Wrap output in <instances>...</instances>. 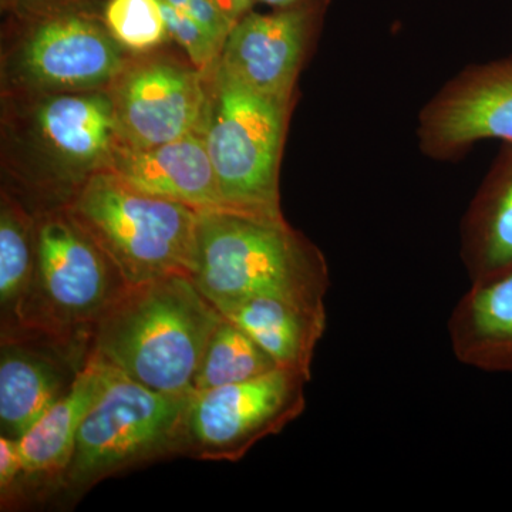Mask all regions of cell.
Returning <instances> with one entry per match:
<instances>
[{
  "mask_svg": "<svg viewBox=\"0 0 512 512\" xmlns=\"http://www.w3.org/2000/svg\"><path fill=\"white\" fill-rule=\"evenodd\" d=\"M190 399L191 394L175 396L148 389L104 362L100 392L80 426L69 464L53 488L74 497L130 468L184 456Z\"/></svg>",
  "mask_w": 512,
  "mask_h": 512,
  "instance_id": "obj_6",
  "label": "cell"
},
{
  "mask_svg": "<svg viewBox=\"0 0 512 512\" xmlns=\"http://www.w3.org/2000/svg\"><path fill=\"white\" fill-rule=\"evenodd\" d=\"M215 5L222 10L225 16L232 23H237L239 19L244 18L247 13L254 10L256 0H212Z\"/></svg>",
  "mask_w": 512,
  "mask_h": 512,
  "instance_id": "obj_26",
  "label": "cell"
},
{
  "mask_svg": "<svg viewBox=\"0 0 512 512\" xmlns=\"http://www.w3.org/2000/svg\"><path fill=\"white\" fill-rule=\"evenodd\" d=\"M63 207L128 286L194 276L200 211L134 190L109 170L92 175Z\"/></svg>",
  "mask_w": 512,
  "mask_h": 512,
  "instance_id": "obj_4",
  "label": "cell"
},
{
  "mask_svg": "<svg viewBox=\"0 0 512 512\" xmlns=\"http://www.w3.org/2000/svg\"><path fill=\"white\" fill-rule=\"evenodd\" d=\"M461 259L471 282L512 268V144H503L468 205Z\"/></svg>",
  "mask_w": 512,
  "mask_h": 512,
  "instance_id": "obj_17",
  "label": "cell"
},
{
  "mask_svg": "<svg viewBox=\"0 0 512 512\" xmlns=\"http://www.w3.org/2000/svg\"><path fill=\"white\" fill-rule=\"evenodd\" d=\"M221 315L251 336L282 369L312 377L316 346L328 325L326 309L275 298H249L218 306Z\"/></svg>",
  "mask_w": 512,
  "mask_h": 512,
  "instance_id": "obj_18",
  "label": "cell"
},
{
  "mask_svg": "<svg viewBox=\"0 0 512 512\" xmlns=\"http://www.w3.org/2000/svg\"><path fill=\"white\" fill-rule=\"evenodd\" d=\"M101 19L131 55L156 52L171 39L161 0H106Z\"/></svg>",
  "mask_w": 512,
  "mask_h": 512,
  "instance_id": "obj_21",
  "label": "cell"
},
{
  "mask_svg": "<svg viewBox=\"0 0 512 512\" xmlns=\"http://www.w3.org/2000/svg\"><path fill=\"white\" fill-rule=\"evenodd\" d=\"M417 140L424 156L458 160L474 144H512V57L471 64L421 109Z\"/></svg>",
  "mask_w": 512,
  "mask_h": 512,
  "instance_id": "obj_11",
  "label": "cell"
},
{
  "mask_svg": "<svg viewBox=\"0 0 512 512\" xmlns=\"http://www.w3.org/2000/svg\"><path fill=\"white\" fill-rule=\"evenodd\" d=\"M222 315L190 276L128 286L94 326L89 352L148 389L185 396Z\"/></svg>",
  "mask_w": 512,
  "mask_h": 512,
  "instance_id": "obj_1",
  "label": "cell"
},
{
  "mask_svg": "<svg viewBox=\"0 0 512 512\" xmlns=\"http://www.w3.org/2000/svg\"><path fill=\"white\" fill-rule=\"evenodd\" d=\"M312 2V0H256V3L269 6L272 9H286L292 6L302 5V3Z\"/></svg>",
  "mask_w": 512,
  "mask_h": 512,
  "instance_id": "obj_27",
  "label": "cell"
},
{
  "mask_svg": "<svg viewBox=\"0 0 512 512\" xmlns=\"http://www.w3.org/2000/svg\"><path fill=\"white\" fill-rule=\"evenodd\" d=\"M76 349L30 333L2 336L0 436L20 439L72 386L84 363Z\"/></svg>",
  "mask_w": 512,
  "mask_h": 512,
  "instance_id": "obj_13",
  "label": "cell"
},
{
  "mask_svg": "<svg viewBox=\"0 0 512 512\" xmlns=\"http://www.w3.org/2000/svg\"><path fill=\"white\" fill-rule=\"evenodd\" d=\"M36 271L35 215L9 192L0 201V306L2 336L22 330Z\"/></svg>",
  "mask_w": 512,
  "mask_h": 512,
  "instance_id": "obj_19",
  "label": "cell"
},
{
  "mask_svg": "<svg viewBox=\"0 0 512 512\" xmlns=\"http://www.w3.org/2000/svg\"><path fill=\"white\" fill-rule=\"evenodd\" d=\"M10 167L28 190L63 205L120 146L107 90L6 97Z\"/></svg>",
  "mask_w": 512,
  "mask_h": 512,
  "instance_id": "obj_3",
  "label": "cell"
},
{
  "mask_svg": "<svg viewBox=\"0 0 512 512\" xmlns=\"http://www.w3.org/2000/svg\"><path fill=\"white\" fill-rule=\"evenodd\" d=\"M35 232V279L16 335L87 350L94 326L128 285L63 205L36 212Z\"/></svg>",
  "mask_w": 512,
  "mask_h": 512,
  "instance_id": "obj_7",
  "label": "cell"
},
{
  "mask_svg": "<svg viewBox=\"0 0 512 512\" xmlns=\"http://www.w3.org/2000/svg\"><path fill=\"white\" fill-rule=\"evenodd\" d=\"M448 333L463 365L512 373V268L471 282L451 313Z\"/></svg>",
  "mask_w": 512,
  "mask_h": 512,
  "instance_id": "obj_15",
  "label": "cell"
},
{
  "mask_svg": "<svg viewBox=\"0 0 512 512\" xmlns=\"http://www.w3.org/2000/svg\"><path fill=\"white\" fill-rule=\"evenodd\" d=\"M308 377L278 369L247 382L191 394L184 456L241 460L258 441L281 433L306 407Z\"/></svg>",
  "mask_w": 512,
  "mask_h": 512,
  "instance_id": "obj_9",
  "label": "cell"
},
{
  "mask_svg": "<svg viewBox=\"0 0 512 512\" xmlns=\"http://www.w3.org/2000/svg\"><path fill=\"white\" fill-rule=\"evenodd\" d=\"M120 146L148 148L201 130L207 73L175 57L137 55L107 89Z\"/></svg>",
  "mask_w": 512,
  "mask_h": 512,
  "instance_id": "obj_10",
  "label": "cell"
},
{
  "mask_svg": "<svg viewBox=\"0 0 512 512\" xmlns=\"http://www.w3.org/2000/svg\"><path fill=\"white\" fill-rule=\"evenodd\" d=\"M161 3H163L165 22H167L171 39L184 50L188 62L194 64L202 73L210 72L220 59L224 45L195 20L168 5L165 0H161Z\"/></svg>",
  "mask_w": 512,
  "mask_h": 512,
  "instance_id": "obj_22",
  "label": "cell"
},
{
  "mask_svg": "<svg viewBox=\"0 0 512 512\" xmlns=\"http://www.w3.org/2000/svg\"><path fill=\"white\" fill-rule=\"evenodd\" d=\"M192 281L215 308L249 298H275L326 309L325 255L284 217L201 211Z\"/></svg>",
  "mask_w": 512,
  "mask_h": 512,
  "instance_id": "obj_2",
  "label": "cell"
},
{
  "mask_svg": "<svg viewBox=\"0 0 512 512\" xmlns=\"http://www.w3.org/2000/svg\"><path fill=\"white\" fill-rule=\"evenodd\" d=\"M326 5L328 0H312L271 13L251 10L229 32L218 64L255 92L293 101Z\"/></svg>",
  "mask_w": 512,
  "mask_h": 512,
  "instance_id": "obj_12",
  "label": "cell"
},
{
  "mask_svg": "<svg viewBox=\"0 0 512 512\" xmlns=\"http://www.w3.org/2000/svg\"><path fill=\"white\" fill-rule=\"evenodd\" d=\"M23 458L18 439L0 436V494L2 505L9 504L23 485Z\"/></svg>",
  "mask_w": 512,
  "mask_h": 512,
  "instance_id": "obj_25",
  "label": "cell"
},
{
  "mask_svg": "<svg viewBox=\"0 0 512 512\" xmlns=\"http://www.w3.org/2000/svg\"><path fill=\"white\" fill-rule=\"evenodd\" d=\"M165 2L183 12L188 18L195 20L222 45L235 26L212 0H165Z\"/></svg>",
  "mask_w": 512,
  "mask_h": 512,
  "instance_id": "obj_24",
  "label": "cell"
},
{
  "mask_svg": "<svg viewBox=\"0 0 512 512\" xmlns=\"http://www.w3.org/2000/svg\"><path fill=\"white\" fill-rule=\"evenodd\" d=\"M278 365L244 329L224 318L212 333L194 377V392L247 382Z\"/></svg>",
  "mask_w": 512,
  "mask_h": 512,
  "instance_id": "obj_20",
  "label": "cell"
},
{
  "mask_svg": "<svg viewBox=\"0 0 512 512\" xmlns=\"http://www.w3.org/2000/svg\"><path fill=\"white\" fill-rule=\"evenodd\" d=\"M104 362L87 353L70 389L19 439L23 458L22 488L52 490L72 457L77 433L103 384Z\"/></svg>",
  "mask_w": 512,
  "mask_h": 512,
  "instance_id": "obj_16",
  "label": "cell"
},
{
  "mask_svg": "<svg viewBox=\"0 0 512 512\" xmlns=\"http://www.w3.org/2000/svg\"><path fill=\"white\" fill-rule=\"evenodd\" d=\"M25 25L3 56V97L107 90L136 56L124 50L90 10Z\"/></svg>",
  "mask_w": 512,
  "mask_h": 512,
  "instance_id": "obj_8",
  "label": "cell"
},
{
  "mask_svg": "<svg viewBox=\"0 0 512 512\" xmlns=\"http://www.w3.org/2000/svg\"><path fill=\"white\" fill-rule=\"evenodd\" d=\"M207 92L201 133L227 211L284 217L279 174L293 101L249 89L218 62Z\"/></svg>",
  "mask_w": 512,
  "mask_h": 512,
  "instance_id": "obj_5",
  "label": "cell"
},
{
  "mask_svg": "<svg viewBox=\"0 0 512 512\" xmlns=\"http://www.w3.org/2000/svg\"><path fill=\"white\" fill-rule=\"evenodd\" d=\"M94 2L96 0H0L2 9L12 13L23 23L36 22L74 10H90Z\"/></svg>",
  "mask_w": 512,
  "mask_h": 512,
  "instance_id": "obj_23",
  "label": "cell"
},
{
  "mask_svg": "<svg viewBox=\"0 0 512 512\" xmlns=\"http://www.w3.org/2000/svg\"><path fill=\"white\" fill-rule=\"evenodd\" d=\"M106 170L144 194L200 212L227 211L201 130L160 146H119Z\"/></svg>",
  "mask_w": 512,
  "mask_h": 512,
  "instance_id": "obj_14",
  "label": "cell"
}]
</instances>
